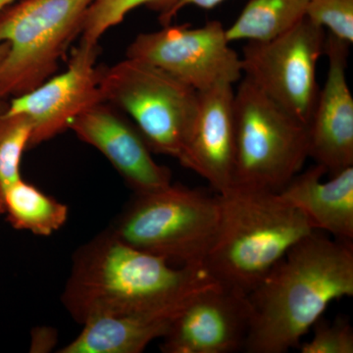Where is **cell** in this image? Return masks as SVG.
<instances>
[{"label":"cell","instance_id":"603a6c76","mask_svg":"<svg viewBox=\"0 0 353 353\" xmlns=\"http://www.w3.org/2000/svg\"><path fill=\"white\" fill-rule=\"evenodd\" d=\"M57 334L50 327H39L32 334L31 352H48L57 345Z\"/></svg>","mask_w":353,"mask_h":353},{"label":"cell","instance_id":"277c9868","mask_svg":"<svg viewBox=\"0 0 353 353\" xmlns=\"http://www.w3.org/2000/svg\"><path fill=\"white\" fill-rule=\"evenodd\" d=\"M220 194L173 185L134 194L108 228L128 245L178 267L203 268L219 234Z\"/></svg>","mask_w":353,"mask_h":353},{"label":"cell","instance_id":"3957f363","mask_svg":"<svg viewBox=\"0 0 353 353\" xmlns=\"http://www.w3.org/2000/svg\"><path fill=\"white\" fill-rule=\"evenodd\" d=\"M220 197L219 234L203 269L223 287L248 294L314 229L279 192L234 185Z\"/></svg>","mask_w":353,"mask_h":353},{"label":"cell","instance_id":"e0dca14e","mask_svg":"<svg viewBox=\"0 0 353 353\" xmlns=\"http://www.w3.org/2000/svg\"><path fill=\"white\" fill-rule=\"evenodd\" d=\"M1 215L18 231L48 236L66 224L69 208L20 179L6 190Z\"/></svg>","mask_w":353,"mask_h":353},{"label":"cell","instance_id":"6da1fadb","mask_svg":"<svg viewBox=\"0 0 353 353\" xmlns=\"http://www.w3.org/2000/svg\"><path fill=\"white\" fill-rule=\"evenodd\" d=\"M353 296L352 243L317 231L296 243L248 294V353H284L299 347L330 303Z\"/></svg>","mask_w":353,"mask_h":353},{"label":"cell","instance_id":"5bb4252c","mask_svg":"<svg viewBox=\"0 0 353 353\" xmlns=\"http://www.w3.org/2000/svg\"><path fill=\"white\" fill-rule=\"evenodd\" d=\"M233 85L218 83L199 92L194 122L179 162L208 181L217 194L233 187L236 120Z\"/></svg>","mask_w":353,"mask_h":353},{"label":"cell","instance_id":"7402d4cb","mask_svg":"<svg viewBox=\"0 0 353 353\" xmlns=\"http://www.w3.org/2000/svg\"><path fill=\"white\" fill-rule=\"evenodd\" d=\"M313 327V338L301 345V353H353V330L347 319L329 322L320 318Z\"/></svg>","mask_w":353,"mask_h":353},{"label":"cell","instance_id":"ffe728a7","mask_svg":"<svg viewBox=\"0 0 353 353\" xmlns=\"http://www.w3.org/2000/svg\"><path fill=\"white\" fill-rule=\"evenodd\" d=\"M32 132V121L27 116L0 115V215L6 190L22 179L21 159L29 148Z\"/></svg>","mask_w":353,"mask_h":353},{"label":"cell","instance_id":"4316f807","mask_svg":"<svg viewBox=\"0 0 353 353\" xmlns=\"http://www.w3.org/2000/svg\"><path fill=\"white\" fill-rule=\"evenodd\" d=\"M1 101H2V99H0V115H1V114L3 113L4 111H6V109H3V108H2Z\"/></svg>","mask_w":353,"mask_h":353},{"label":"cell","instance_id":"7a4b0ae2","mask_svg":"<svg viewBox=\"0 0 353 353\" xmlns=\"http://www.w3.org/2000/svg\"><path fill=\"white\" fill-rule=\"evenodd\" d=\"M212 283L203 268L174 266L105 230L74 253L61 301L72 319L83 325L165 307Z\"/></svg>","mask_w":353,"mask_h":353},{"label":"cell","instance_id":"484cf974","mask_svg":"<svg viewBox=\"0 0 353 353\" xmlns=\"http://www.w3.org/2000/svg\"><path fill=\"white\" fill-rule=\"evenodd\" d=\"M15 0H0V10L12 4Z\"/></svg>","mask_w":353,"mask_h":353},{"label":"cell","instance_id":"9a60e30c","mask_svg":"<svg viewBox=\"0 0 353 353\" xmlns=\"http://www.w3.org/2000/svg\"><path fill=\"white\" fill-rule=\"evenodd\" d=\"M327 173L321 165H313L299 172L279 194L305 215L314 231L352 243L353 166L323 182Z\"/></svg>","mask_w":353,"mask_h":353},{"label":"cell","instance_id":"ac0fdd59","mask_svg":"<svg viewBox=\"0 0 353 353\" xmlns=\"http://www.w3.org/2000/svg\"><path fill=\"white\" fill-rule=\"evenodd\" d=\"M310 0H250L226 29L230 43L263 41L280 36L305 17Z\"/></svg>","mask_w":353,"mask_h":353},{"label":"cell","instance_id":"d6986e66","mask_svg":"<svg viewBox=\"0 0 353 353\" xmlns=\"http://www.w3.org/2000/svg\"><path fill=\"white\" fill-rule=\"evenodd\" d=\"M180 0H94L88 8L83 23V43L97 44L112 28L121 24L128 14L145 6L159 13L162 26H168L169 15Z\"/></svg>","mask_w":353,"mask_h":353},{"label":"cell","instance_id":"8fae6325","mask_svg":"<svg viewBox=\"0 0 353 353\" xmlns=\"http://www.w3.org/2000/svg\"><path fill=\"white\" fill-rule=\"evenodd\" d=\"M248 294L208 285L189 303L162 338L164 353H233L243 350L250 327Z\"/></svg>","mask_w":353,"mask_h":353},{"label":"cell","instance_id":"8992f818","mask_svg":"<svg viewBox=\"0 0 353 353\" xmlns=\"http://www.w3.org/2000/svg\"><path fill=\"white\" fill-rule=\"evenodd\" d=\"M234 106L233 187L281 192L309 158L307 125L279 106L245 77L234 92Z\"/></svg>","mask_w":353,"mask_h":353},{"label":"cell","instance_id":"4fadbf2b","mask_svg":"<svg viewBox=\"0 0 353 353\" xmlns=\"http://www.w3.org/2000/svg\"><path fill=\"white\" fill-rule=\"evenodd\" d=\"M350 46L327 34L328 74L308 124L309 157L331 175L353 166V99L347 80Z\"/></svg>","mask_w":353,"mask_h":353},{"label":"cell","instance_id":"2e32d148","mask_svg":"<svg viewBox=\"0 0 353 353\" xmlns=\"http://www.w3.org/2000/svg\"><path fill=\"white\" fill-rule=\"evenodd\" d=\"M199 292L178 303L154 310L92 320L82 325L81 333L59 352H143L150 343L168 333L176 318Z\"/></svg>","mask_w":353,"mask_h":353},{"label":"cell","instance_id":"cb8c5ba5","mask_svg":"<svg viewBox=\"0 0 353 353\" xmlns=\"http://www.w3.org/2000/svg\"><path fill=\"white\" fill-rule=\"evenodd\" d=\"M223 1H225V0H180L169 15V24H171L173 18L182 10L183 7L194 6L199 7V8L206 9V10H210V9L219 6Z\"/></svg>","mask_w":353,"mask_h":353},{"label":"cell","instance_id":"9c48e42d","mask_svg":"<svg viewBox=\"0 0 353 353\" xmlns=\"http://www.w3.org/2000/svg\"><path fill=\"white\" fill-rule=\"evenodd\" d=\"M229 43L219 21L199 28L168 25L138 34L128 46L127 58L153 65L199 92L240 81L241 57Z\"/></svg>","mask_w":353,"mask_h":353},{"label":"cell","instance_id":"44dd1931","mask_svg":"<svg viewBox=\"0 0 353 353\" xmlns=\"http://www.w3.org/2000/svg\"><path fill=\"white\" fill-rule=\"evenodd\" d=\"M305 17L323 29L327 28L334 38L352 46L353 0H310Z\"/></svg>","mask_w":353,"mask_h":353},{"label":"cell","instance_id":"30bf717a","mask_svg":"<svg viewBox=\"0 0 353 353\" xmlns=\"http://www.w3.org/2000/svg\"><path fill=\"white\" fill-rule=\"evenodd\" d=\"M99 43L81 41L63 73L18 97L4 111L7 115L27 116L32 121L29 148L50 141L69 129L81 113L103 101L97 67Z\"/></svg>","mask_w":353,"mask_h":353},{"label":"cell","instance_id":"ba28073f","mask_svg":"<svg viewBox=\"0 0 353 353\" xmlns=\"http://www.w3.org/2000/svg\"><path fill=\"white\" fill-rule=\"evenodd\" d=\"M326 36L304 17L276 38L248 41L241 57L245 78L307 126L319 92L316 73Z\"/></svg>","mask_w":353,"mask_h":353},{"label":"cell","instance_id":"5b68a950","mask_svg":"<svg viewBox=\"0 0 353 353\" xmlns=\"http://www.w3.org/2000/svg\"><path fill=\"white\" fill-rule=\"evenodd\" d=\"M94 0H20L0 10V99L34 90L54 75L70 43L82 34Z\"/></svg>","mask_w":353,"mask_h":353},{"label":"cell","instance_id":"52a82bcc","mask_svg":"<svg viewBox=\"0 0 353 353\" xmlns=\"http://www.w3.org/2000/svg\"><path fill=\"white\" fill-rule=\"evenodd\" d=\"M99 88L103 101L134 120L152 152L179 160L196 113V90L132 58L99 67Z\"/></svg>","mask_w":353,"mask_h":353},{"label":"cell","instance_id":"7c38bea8","mask_svg":"<svg viewBox=\"0 0 353 353\" xmlns=\"http://www.w3.org/2000/svg\"><path fill=\"white\" fill-rule=\"evenodd\" d=\"M69 129L101 152L134 194L157 192L171 185L170 169L153 159L138 128L112 104H94L76 117Z\"/></svg>","mask_w":353,"mask_h":353},{"label":"cell","instance_id":"d4e9b609","mask_svg":"<svg viewBox=\"0 0 353 353\" xmlns=\"http://www.w3.org/2000/svg\"><path fill=\"white\" fill-rule=\"evenodd\" d=\"M9 46L7 43H0V65L6 59L7 53H8Z\"/></svg>","mask_w":353,"mask_h":353}]
</instances>
